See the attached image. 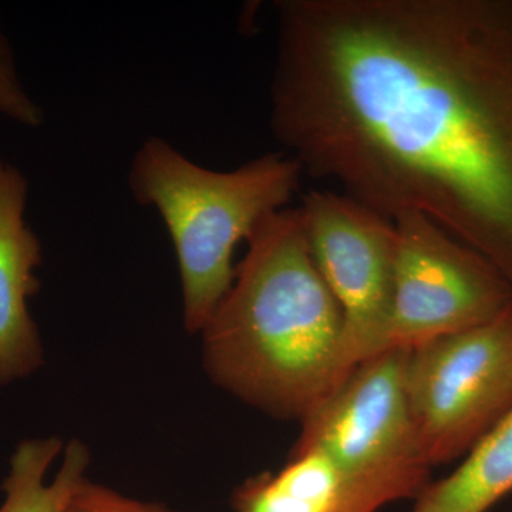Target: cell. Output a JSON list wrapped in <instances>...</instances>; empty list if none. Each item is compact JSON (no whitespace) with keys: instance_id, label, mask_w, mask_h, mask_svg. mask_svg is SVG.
<instances>
[{"instance_id":"obj_1","label":"cell","mask_w":512,"mask_h":512,"mask_svg":"<svg viewBox=\"0 0 512 512\" xmlns=\"http://www.w3.org/2000/svg\"><path fill=\"white\" fill-rule=\"evenodd\" d=\"M269 124L303 174L419 212L512 288V0H278Z\"/></svg>"},{"instance_id":"obj_2","label":"cell","mask_w":512,"mask_h":512,"mask_svg":"<svg viewBox=\"0 0 512 512\" xmlns=\"http://www.w3.org/2000/svg\"><path fill=\"white\" fill-rule=\"evenodd\" d=\"M201 330L212 382L282 420H305L343 382L342 313L313 261L301 208L266 217Z\"/></svg>"},{"instance_id":"obj_3","label":"cell","mask_w":512,"mask_h":512,"mask_svg":"<svg viewBox=\"0 0 512 512\" xmlns=\"http://www.w3.org/2000/svg\"><path fill=\"white\" fill-rule=\"evenodd\" d=\"M299 164L268 153L234 170L190 160L161 137H148L128 168L134 201L160 215L173 242L184 328L201 333L235 278V249L269 215L288 207L302 180Z\"/></svg>"},{"instance_id":"obj_4","label":"cell","mask_w":512,"mask_h":512,"mask_svg":"<svg viewBox=\"0 0 512 512\" xmlns=\"http://www.w3.org/2000/svg\"><path fill=\"white\" fill-rule=\"evenodd\" d=\"M410 349L367 360L305 420L293 450L319 448L339 477L338 512H379L417 500L430 485L407 407L404 373Z\"/></svg>"},{"instance_id":"obj_5","label":"cell","mask_w":512,"mask_h":512,"mask_svg":"<svg viewBox=\"0 0 512 512\" xmlns=\"http://www.w3.org/2000/svg\"><path fill=\"white\" fill-rule=\"evenodd\" d=\"M404 393L430 466L466 456L512 409V303L484 325L410 349Z\"/></svg>"},{"instance_id":"obj_6","label":"cell","mask_w":512,"mask_h":512,"mask_svg":"<svg viewBox=\"0 0 512 512\" xmlns=\"http://www.w3.org/2000/svg\"><path fill=\"white\" fill-rule=\"evenodd\" d=\"M299 208L313 261L342 313L345 380L390 349L396 227L342 192L311 191Z\"/></svg>"},{"instance_id":"obj_7","label":"cell","mask_w":512,"mask_h":512,"mask_svg":"<svg viewBox=\"0 0 512 512\" xmlns=\"http://www.w3.org/2000/svg\"><path fill=\"white\" fill-rule=\"evenodd\" d=\"M393 222L390 349H413L477 328L511 305V285L474 249L419 212H403Z\"/></svg>"},{"instance_id":"obj_8","label":"cell","mask_w":512,"mask_h":512,"mask_svg":"<svg viewBox=\"0 0 512 512\" xmlns=\"http://www.w3.org/2000/svg\"><path fill=\"white\" fill-rule=\"evenodd\" d=\"M28 195L26 175L0 156V386L28 379L45 362L29 309L40 289L43 248L26 221Z\"/></svg>"},{"instance_id":"obj_9","label":"cell","mask_w":512,"mask_h":512,"mask_svg":"<svg viewBox=\"0 0 512 512\" xmlns=\"http://www.w3.org/2000/svg\"><path fill=\"white\" fill-rule=\"evenodd\" d=\"M89 466L90 451L82 441L66 446L59 437L20 441L2 483L0 512H64Z\"/></svg>"},{"instance_id":"obj_10","label":"cell","mask_w":512,"mask_h":512,"mask_svg":"<svg viewBox=\"0 0 512 512\" xmlns=\"http://www.w3.org/2000/svg\"><path fill=\"white\" fill-rule=\"evenodd\" d=\"M512 493V409L446 478L429 485L413 512H487Z\"/></svg>"},{"instance_id":"obj_11","label":"cell","mask_w":512,"mask_h":512,"mask_svg":"<svg viewBox=\"0 0 512 512\" xmlns=\"http://www.w3.org/2000/svg\"><path fill=\"white\" fill-rule=\"evenodd\" d=\"M340 485L319 448L292 450L281 471L252 478L234 495V512H338Z\"/></svg>"},{"instance_id":"obj_12","label":"cell","mask_w":512,"mask_h":512,"mask_svg":"<svg viewBox=\"0 0 512 512\" xmlns=\"http://www.w3.org/2000/svg\"><path fill=\"white\" fill-rule=\"evenodd\" d=\"M0 116L28 128L43 126L45 110L26 89L15 50L0 22Z\"/></svg>"},{"instance_id":"obj_13","label":"cell","mask_w":512,"mask_h":512,"mask_svg":"<svg viewBox=\"0 0 512 512\" xmlns=\"http://www.w3.org/2000/svg\"><path fill=\"white\" fill-rule=\"evenodd\" d=\"M64 512H178L168 505L128 497L84 477L74 488Z\"/></svg>"}]
</instances>
